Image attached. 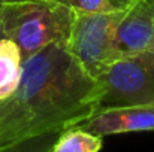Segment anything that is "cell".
I'll list each match as a JSON object with an SVG mask.
<instances>
[{
  "label": "cell",
  "instance_id": "cell-2",
  "mask_svg": "<svg viewBox=\"0 0 154 152\" xmlns=\"http://www.w3.org/2000/svg\"><path fill=\"white\" fill-rule=\"evenodd\" d=\"M73 9L64 0H20L0 3L2 36L21 51L23 60L51 43L66 46Z\"/></svg>",
  "mask_w": 154,
  "mask_h": 152
},
{
  "label": "cell",
  "instance_id": "cell-9",
  "mask_svg": "<svg viewBox=\"0 0 154 152\" xmlns=\"http://www.w3.org/2000/svg\"><path fill=\"white\" fill-rule=\"evenodd\" d=\"M60 131L44 133L39 136L21 139L0 146V152H51V148Z\"/></svg>",
  "mask_w": 154,
  "mask_h": 152
},
{
  "label": "cell",
  "instance_id": "cell-7",
  "mask_svg": "<svg viewBox=\"0 0 154 152\" xmlns=\"http://www.w3.org/2000/svg\"><path fill=\"white\" fill-rule=\"evenodd\" d=\"M23 55L20 48L8 37L0 36V103L17 90L21 78Z\"/></svg>",
  "mask_w": 154,
  "mask_h": 152
},
{
  "label": "cell",
  "instance_id": "cell-10",
  "mask_svg": "<svg viewBox=\"0 0 154 152\" xmlns=\"http://www.w3.org/2000/svg\"><path fill=\"white\" fill-rule=\"evenodd\" d=\"M73 10L87 13L114 12L129 7L135 0H64Z\"/></svg>",
  "mask_w": 154,
  "mask_h": 152
},
{
  "label": "cell",
  "instance_id": "cell-3",
  "mask_svg": "<svg viewBox=\"0 0 154 152\" xmlns=\"http://www.w3.org/2000/svg\"><path fill=\"white\" fill-rule=\"evenodd\" d=\"M126 9L102 13L73 10L66 49L93 79L118 58L115 33Z\"/></svg>",
  "mask_w": 154,
  "mask_h": 152
},
{
  "label": "cell",
  "instance_id": "cell-4",
  "mask_svg": "<svg viewBox=\"0 0 154 152\" xmlns=\"http://www.w3.org/2000/svg\"><path fill=\"white\" fill-rule=\"evenodd\" d=\"M100 106L154 101V52L121 55L96 78Z\"/></svg>",
  "mask_w": 154,
  "mask_h": 152
},
{
  "label": "cell",
  "instance_id": "cell-11",
  "mask_svg": "<svg viewBox=\"0 0 154 152\" xmlns=\"http://www.w3.org/2000/svg\"><path fill=\"white\" fill-rule=\"evenodd\" d=\"M9 1H20V0H0V3H9Z\"/></svg>",
  "mask_w": 154,
  "mask_h": 152
},
{
  "label": "cell",
  "instance_id": "cell-12",
  "mask_svg": "<svg viewBox=\"0 0 154 152\" xmlns=\"http://www.w3.org/2000/svg\"><path fill=\"white\" fill-rule=\"evenodd\" d=\"M0 36H2V30H0Z\"/></svg>",
  "mask_w": 154,
  "mask_h": 152
},
{
  "label": "cell",
  "instance_id": "cell-6",
  "mask_svg": "<svg viewBox=\"0 0 154 152\" xmlns=\"http://www.w3.org/2000/svg\"><path fill=\"white\" fill-rule=\"evenodd\" d=\"M117 55L154 52V0H135L123 13L115 33Z\"/></svg>",
  "mask_w": 154,
  "mask_h": 152
},
{
  "label": "cell",
  "instance_id": "cell-8",
  "mask_svg": "<svg viewBox=\"0 0 154 152\" xmlns=\"http://www.w3.org/2000/svg\"><path fill=\"white\" fill-rule=\"evenodd\" d=\"M102 146L103 137L73 125L58 133L51 152H99Z\"/></svg>",
  "mask_w": 154,
  "mask_h": 152
},
{
  "label": "cell",
  "instance_id": "cell-5",
  "mask_svg": "<svg viewBox=\"0 0 154 152\" xmlns=\"http://www.w3.org/2000/svg\"><path fill=\"white\" fill-rule=\"evenodd\" d=\"M78 125L100 137L154 131V101L129 106H100L88 119Z\"/></svg>",
  "mask_w": 154,
  "mask_h": 152
},
{
  "label": "cell",
  "instance_id": "cell-1",
  "mask_svg": "<svg viewBox=\"0 0 154 152\" xmlns=\"http://www.w3.org/2000/svg\"><path fill=\"white\" fill-rule=\"evenodd\" d=\"M99 107L96 79L51 43L23 60L15 93L0 103V146L78 125Z\"/></svg>",
  "mask_w": 154,
  "mask_h": 152
}]
</instances>
